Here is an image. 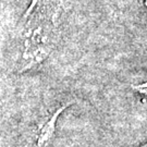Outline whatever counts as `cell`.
Returning a JSON list of instances; mask_svg holds the SVG:
<instances>
[{
    "label": "cell",
    "instance_id": "3",
    "mask_svg": "<svg viewBox=\"0 0 147 147\" xmlns=\"http://www.w3.org/2000/svg\"><path fill=\"white\" fill-rule=\"evenodd\" d=\"M132 88L134 89L135 92H137V93H140V94L147 96V82L146 83H142L140 85H133Z\"/></svg>",
    "mask_w": 147,
    "mask_h": 147
},
{
    "label": "cell",
    "instance_id": "1",
    "mask_svg": "<svg viewBox=\"0 0 147 147\" xmlns=\"http://www.w3.org/2000/svg\"><path fill=\"white\" fill-rule=\"evenodd\" d=\"M58 12L50 0H32L11 35V69L22 73L44 62L58 38Z\"/></svg>",
    "mask_w": 147,
    "mask_h": 147
},
{
    "label": "cell",
    "instance_id": "2",
    "mask_svg": "<svg viewBox=\"0 0 147 147\" xmlns=\"http://www.w3.org/2000/svg\"><path fill=\"white\" fill-rule=\"evenodd\" d=\"M70 104L60 106L44 120L37 122L30 131L24 135L22 147H47L55 134L56 124L59 116L68 108Z\"/></svg>",
    "mask_w": 147,
    "mask_h": 147
},
{
    "label": "cell",
    "instance_id": "4",
    "mask_svg": "<svg viewBox=\"0 0 147 147\" xmlns=\"http://www.w3.org/2000/svg\"><path fill=\"white\" fill-rule=\"evenodd\" d=\"M144 3H145V5L147 7V0H144Z\"/></svg>",
    "mask_w": 147,
    "mask_h": 147
}]
</instances>
